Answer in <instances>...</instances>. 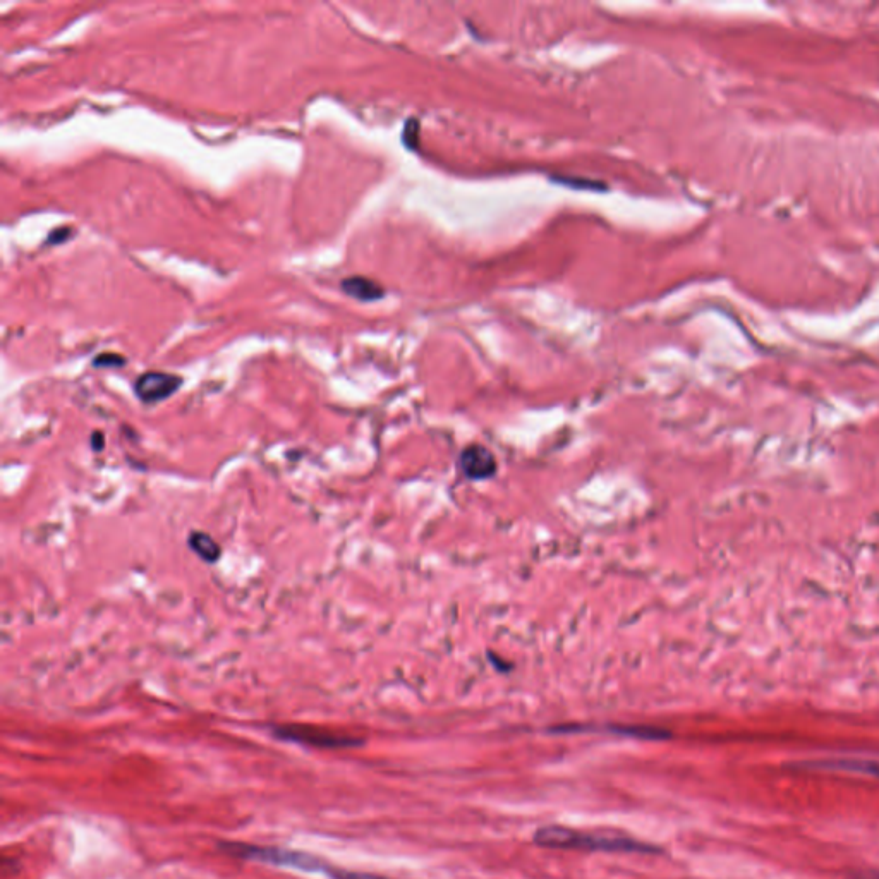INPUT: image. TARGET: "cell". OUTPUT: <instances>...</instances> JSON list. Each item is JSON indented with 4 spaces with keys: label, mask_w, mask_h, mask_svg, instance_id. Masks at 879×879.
Masks as SVG:
<instances>
[{
    "label": "cell",
    "mask_w": 879,
    "mask_h": 879,
    "mask_svg": "<svg viewBox=\"0 0 879 879\" xmlns=\"http://www.w3.org/2000/svg\"><path fill=\"white\" fill-rule=\"evenodd\" d=\"M534 842L546 849L607 850V852H639L651 854L655 847L632 838L601 833H584L564 826H545L534 833Z\"/></svg>",
    "instance_id": "cell-1"
},
{
    "label": "cell",
    "mask_w": 879,
    "mask_h": 879,
    "mask_svg": "<svg viewBox=\"0 0 879 879\" xmlns=\"http://www.w3.org/2000/svg\"><path fill=\"white\" fill-rule=\"evenodd\" d=\"M227 854L249 861L265 862L277 867H287L301 873H323L327 864H323L315 855L299 852V850L279 849V847H260L248 843H222L220 845Z\"/></svg>",
    "instance_id": "cell-2"
},
{
    "label": "cell",
    "mask_w": 879,
    "mask_h": 879,
    "mask_svg": "<svg viewBox=\"0 0 879 879\" xmlns=\"http://www.w3.org/2000/svg\"><path fill=\"white\" fill-rule=\"evenodd\" d=\"M273 734L279 739L304 744V746L318 747V749H346L361 744V740L352 735L330 732L325 728L308 727V725H284L273 730Z\"/></svg>",
    "instance_id": "cell-3"
},
{
    "label": "cell",
    "mask_w": 879,
    "mask_h": 879,
    "mask_svg": "<svg viewBox=\"0 0 879 879\" xmlns=\"http://www.w3.org/2000/svg\"><path fill=\"white\" fill-rule=\"evenodd\" d=\"M181 376L162 373V371H150L141 375L134 383V392L145 404H157L165 401L176 394L181 387Z\"/></svg>",
    "instance_id": "cell-4"
},
{
    "label": "cell",
    "mask_w": 879,
    "mask_h": 879,
    "mask_svg": "<svg viewBox=\"0 0 879 879\" xmlns=\"http://www.w3.org/2000/svg\"><path fill=\"white\" fill-rule=\"evenodd\" d=\"M459 467L462 474L467 479L474 481H483V479L493 478L497 473V459L492 454V450L486 449L485 445H469L462 450L459 457Z\"/></svg>",
    "instance_id": "cell-5"
},
{
    "label": "cell",
    "mask_w": 879,
    "mask_h": 879,
    "mask_svg": "<svg viewBox=\"0 0 879 879\" xmlns=\"http://www.w3.org/2000/svg\"><path fill=\"white\" fill-rule=\"evenodd\" d=\"M799 766L814 768V770L849 771V773H861V775L879 778V763H871V761L838 759V761H813V763L799 764Z\"/></svg>",
    "instance_id": "cell-6"
},
{
    "label": "cell",
    "mask_w": 879,
    "mask_h": 879,
    "mask_svg": "<svg viewBox=\"0 0 879 879\" xmlns=\"http://www.w3.org/2000/svg\"><path fill=\"white\" fill-rule=\"evenodd\" d=\"M342 291L349 294L351 298L364 301V303L383 298L382 287L373 280L364 279V277H351V279L344 280Z\"/></svg>",
    "instance_id": "cell-7"
},
{
    "label": "cell",
    "mask_w": 879,
    "mask_h": 879,
    "mask_svg": "<svg viewBox=\"0 0 879 879\" xmlns=\"http://www.w3.org/2000/svg\"><path fill=\"white\" fill-rule=\"evenodd\" d=\"M188 543L189 548H191L201 560H205L208 564L219 562L220 555H222V548L217 545V541L213 540L210 534L194 531V533L189 534Z\"/></svg>",
    "instance_id": "cell-8"
},
{
    "label": "cell",
    "mask_w": 879,
    "mask_h": 879,
    "mask_svg": "<svg viewBox=\"0 0 879 879\" xmlns=\"http://www.w3.org/2000/svg\"><path fill=\"white\" fill-rule=\"evenodd\" d=\"M323 874H327L330 879H390L385 876H376L370 873H358V871H346V869H337V867L325 866Z\"/></svg>",
    "instance_id": "cell-9"
},
{
    "label": "cell",
    "mask_w": 879,
    "mask_h": 879,
    "mask_svg": "<svg viewBox=\"0 0 879 879\" xmlns=\"http://www.w3.org/2000/svg\"><path fill=\"white\" fill-rule=\"evenodd\" d=\"M418 133H419V124L418 121H409L406 124V128H404V143H406L411 150L416 148V141H418Z\"/></svg>",
    "instance_id": "cell-10"
},
{
    "label": "cell",
    "mask_w": 879,
    "mask_h": 879,
    "mask_svg": "<svg viewBox=\"0 0 879 879\" xmlns=\"http://www.w3.org/2000/svg\"><path fill=\"white\" fill-rule=\"evenodd\" d=\"M126 363V359H122L121 356H117V354H100L93 364L98 366V368H109V366H122V364Z\"/></svg>",
    "instance_id": "cell-11"
},
{
    "label": "cell",
    "mask_w": 879,
    "mask_h": 879,
    "mask_svg": "<svg viewBox=\"0 0 879 879\" xmlns=\"http://www.w3.org/2000/svg\"><path fill=\"white\" fill-rule=\"evenodd\" d=\"M558 182L560 184H565V186H572V188H588V189H600L605 188V186H601L600 182L593 181H574V177H557Z\"/></svg>",
    "instance_id": "cell-12"
},
{
    "label": "cell",
    "mask_w": 879,
    "mask_h": 879,
    "mask_svg": "<svg viewBox=\"0 0 879 879\" xmlns=\"http://www.w3.org/2000/svg\"><path fill=\"white\" fill-rule=\"evenodd\" d=\"M871 879H879V874H876V876H874V878H871Z\"/></svg>",
    "instance_id": "cell-13"
}]
</instances>
